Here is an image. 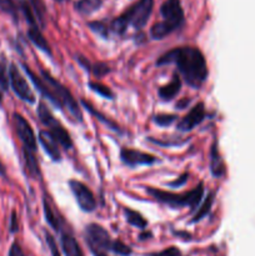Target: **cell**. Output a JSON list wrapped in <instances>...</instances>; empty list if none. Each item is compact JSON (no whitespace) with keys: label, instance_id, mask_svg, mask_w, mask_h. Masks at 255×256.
I'll return each mask as SVG.
<instances>
[{"label":"cell","instance_id":"obj_1","mask_svg":"<svg viewBox=\"0 0 255 256\" xmlns=\"http://www.w3.org/2000/svg\"><path fill=\"white\" fill-rule=\"evenodd\" d=\"M169 64L176 65L184 82L192 89L202 88L209 75L204 54L195 46L174 48L156 60L158 66Z\"/></svg>","mask_w":255,"mask_h":256},{"label":"cell","instance_id":"obj_2","mask_svg":"<svg viewBox=\"0 0 255 256\" xmlns=\"http://www.w3.org/2000/svg\"><path fill=\"white\" fill-rule=\"evenodd\" d=\"M85 242L92 255L114 252L119 256H130L132 254V248L125 245L120 240H112L106 229L99 224H89L84 232Z\"/></svg>","mask_w":255,"mask_h":256},{"label":"cell","instance_id":"obj_3","mask_svg":"<svg viewBox=\"0 0 255 256\" xmlns=\"http://www.w3.org/2000/svg\"><path fill=\"white\" fill-rule=\"evenodd\" d=\"M146 192L158 202L166 205L172 209L190 208L192 212H196L200 202H202V196H204V184L199 182L194 189L184 192V194L164 192V190L155 189V188H146Z\"/></svg>","mask_w":255,"mask_h":256},{"label":"cell","instance_id":"obj_4","mask_svg":"<svg viewBox=\"0 0 255 256\" xmlns=\"http://www.w3.org/2000/svg\"><path fill=\"white\" fill-rule=\"evenodd\" d=\"M152 6H154V0H139L120 16L112 20L110 24V32L116 35H122L126 32L129 25L136 30L142 29L152 15Z\"/></svg>","mask_w":255,"mask_h":256},{"label":"cell","instance_id":"obj_5","mask_svg":"<svg viewBox=\"0 0 255 256\" xmlns=\"http://www.w3.org/2000/svg\"><path fill=\"white\" fill-rule=\"evenodd\" d=\"M42 78L50 85L54 96L58 102V109L65 110L66 114L74 120L75 122H82V112L80 109L79 104L76 100L74 99L72 92H69L68 88H65L62 82H58L55 78L52 76V74L45 70H42Z\"/></svg>","mask_w":255,"mask_h":256},{"label":"cell","instance_id":"obj_6","mask_svg":"<svg viewBox=\"0 0 255 256\" xmlns=\"http://www.w3.org/2000/svg\"><path fill=\"white\" fill-rule=\"evenodd\" d=\"M38 116H39L42 124L48 129L46 132L56 140V142L60 145L62 149H72V140L70 138V134L62 126V122L52 115V112H50V109L44 102H40L39 106H38Z\"/></svg>","mask_w":255,"mask_h":256},{"label":"cell","instance_id":"obj_7","mask_svg":"<svg viewBox=\"0 0 255 256\" xmlns=\"http://www.w3.org/2000/svg\"><path fill=\"white\" fill-rule=\"evenodd\" d=\"M12 125L22 145V154H36L38 142L32 125L19 112L12 114Z\"/></svg>","mask_w":255,"mask_h":256},{"label":"cell","instance_id":"obj_8","mask_svg":"<svg viewBox=\"0 0 255 256\" xmlns=\"http://www.w3.org/2000/svg\"><path fill=\"white\" fill-rule=\"evenodd\" d=\"M9 84L14 94L20 100L28 102V104H35L36 100H35L34 92L30 89V85L28 84L26 79L22 76V74L14 62L9 65Z\"/></svg>","mask_w":255,"mask_h":256},{"label":"cell","instance_id":"obj_9","mask_svg":"<svg viewBox=\"0 0 255 256\" xmlns=\"http://www.w3.org/2000/svg\"><path fill=\"white\" fill-rule=\"evenodd\" d=\"M69 188L82 212H92L96 209V200H95L92 192L86 185L78 180H70Z\"/></svg>","mask_w":255,"mask_h":256},{"label":"cell","instance_id":"obj_10","mask_svg":"<svg viewBox=\"0 0 255 256\" xmlns=\"http://www.w3.org/2000/svg\"><path fill=\"white\" fill-rule=\"evenodd\" d=\"M120 159H122V162L125 165H128L130 168L150 166V165L159 162L156 156L149 154V152L130 149V148H122L120 150Z\"/></svg>","mask_w":255,"mask_h":256},{"label":"cell","instance_id":"obj_11","mask_svg":"<svg viewBox=\"0 0 255 256\" xmlns=\"http://www.w3.org/2000/svg\"><path fill=\"white\" fill-rule=\"evenodd\" d=\"M160 14L164 22L172 25L176 30L184 24V12L180 0H166L162 2L160 6Z\"/></svg>","mask_w":255,"mask_h":256},{"label":"cell","instance_id":"obj_12","mask_svg":"<svg viewBox=\"0 0 255 256\" xmlns=\"http://www.w3.org/2000/svg\"><path fill=\"white\" fill-rule=\"evenodd\" d=\"M205 116H206V112H205V105L204 102H198L196 105L192 108L189 112L178 122L176 129L179 132H192L195 126L202 124L204 122Z\"/></svg>","mask_w":255,"mask_h":256},{"label":"cell","instance_id":"obj_13","mask_svg":"<svg viewBox=\"0 0 255 256\" xmlns=\"http://www.w3.org/2000/svg\"><path fill=\"white\" fill-rule=\"evenodd\" d=\"M60 246L65 256H85L78 240L68 230H60Z\"/></svg>","mask_w":255,"mask_h":256},{"label":"cell","instance_id":"obj_14","mask_svg":"<svg viewBox=\"0 0 255 256\" xmlns=\"http://www.w3.org/2000/svg\"><path fill=\"white\" fill-rule=\"evenodd\" d=\"M39 142L44 148L45 152L50 156L52 162H60L62 160V154H60V145L58 144L56 140L48 132L40 130L39 132Z\"/></svg>","mask_w":255,"mask_h":256},{"label":"cell","instance_id":"obj_15","mask_svg":"<svg viewBox=\"0 0 255 256\" xmlns=\"http://www.w3.org/2000/svg\"><path fill=\"white\" fill-rule=\"evenodd\" d=\"M180 89H182V79H180L179 75L175 74L169 84L164 85L158 90V95L164 102H170L179 94Z\"/></svg>","mask_w":255,"mask_h":256},{"label":"cell","instance_id":"obj_16","mask_svg":"<svg viewBox=\"0 0 255 256\" xmlns=\"http://www.w3.org/2000/svg\"><path fill=\"white\" fill-rule=\"evenodd\" d=\"M28 38H29L30 42H32L38 49L42 50V52H45V54L52 55V49H50L49 42H48V40L45 39L42 32H40L38 25H32V26H29V29H28Z\"/></svg>","mask_w":255,"mask_h":256},{"label":"cell","instance_id":"obj_17","mask_svg":"<svg viewBox=\"0 0 255 256\" xmlns=\"http://www.w3.org/2000/svg\"><path fill=\"white\" fill-rule=\"evenodd\" d=\"M76 62H79L82 68H85V70L92 72V74L94 75L95 78H98V79L105 76L108 72H110V68L108 66L105 62H94V64H92L86 58L82 56V55H78Z\"/></svg>","mask_w":255,"mask_h":256},{"label":"cell","instance_id":"obj_18","mask_svg":"<svg viewBox=\"0 0 255 256\" xmlns=\"http://www.w3.org/2000/svg\"><path fill=\"white\" fill-rule=\"evenodd\" d=\"M210 172L215 178H220L224 175L225 168L222 158H220L219 150H218L216 144H214L210 150Z\"/></svg>","mask_w":255,"mask_h":256},{"label":"cell","instance_id":"obj_19","mask_svg":"<svg viewBox=\"0 0 255 256\" xmlns=\"http://www.w3.org/2000/svg\"><path fill=\"white\" fill-rule=\"evenodd\" d=\"M124 216L128 224L132 226L138 228L140 230H144L148 226V222L140 212H135V210L130 209V208H124Z\"/></svg>","mask_w":255,"mask_h":256},{"label":"cell","instance_id":"obj_20","mask_svg":"<svg viewBox=\"0 0 255 256\" xmlns=\"http://www.w3.org/2000/svg\"><path fill=\"white\" fill-rule=\"evenodd\" d=\"M102 5V0H79L75 2V10L82 15H90L99 10Z\"/></svg>","mask_w":255,"mask_h":256},{"label":"cell","instance_id":"obj_21","mask_svg":"<svg viewBox=\"0 0 255 256\" xmlns=\"http://www.w3.org/2000/svg\"><path fill=\"white\" fill-rule=\"evenodd\" d=\"M9 68H8L4 56L0 55V104L2 102L4 95L9 90Z\"/></svg>","mask_w":255,"mask_h":256},{"label":"cell","instance_id":"obj_22","mask_svg":"<svg viewBox=\"0 0 255 256\" xmlns=\"http://www.w3.org/2000/svg\"><path fill=\"white\" fill-rule=\"evenodd\" d=\"M175 28L172 25L168 24L166 22H159L156 24H154L150 29V36L155 40H160V39H164L165 36H168L169 34H172V32H175Z\"/></svg>","mask_w":255,"mask_h":256},{"label":"cell","instance_id":"obj_23","mask_svg":"<svg viewBox=\"0 0 255 256\" xmlns=\"http://www.w3.org/2000/svg\"><path fill=\"white\" fill-rule=\"evenodd\" d=\"M42 206H44V215H45V220H46L48 225H49L50 228H52V229H54L56 232H60V230H62V224H60V220L58 219L56 212L52 209L50 204L48 202L46 198L42 200Z\"/></svg>","mask_w":255,"mask_h":256},{"label":"cell","instance_id":"obj_24","mask_svg":"<svg viewBox=\"0 0 255 256\" xmlns=\"http://www.w3.org/2000/svg\"><path fill=\"white\" fill-rule=\"evenodd\" d=\"M82 104L84 105V108H85V109H86L88 112H89L90 114L92 115V116H95V118H96L98 120H99V122H102V124H104V125H106V126L109 128V129L114 130V132H120L119 126H118V125L115 124V122H112V120L108 119V118L105 116V115H102V112H98L96 109H94V108H92V105L89 104V102H85V100H82Z\"/></svg>","mask_w":255,"mask_h":256},{"label":"cell","instance_id":"obj_25","mask_svg":"<svg viewBox=\"0 0 255 256\" xmlns=\"http://www.w3.org/2000/svg\"><path fill=\"white\" fill-rule=\"evenodd\" d=\"M212 202H214V194H212V192H210V194L206 196V199H204L202 204L199 205V208H198L194 218H192V220L190 222H192V224H194V222H200L202 219H204V218L210 212Z\"/></svg>","mask_w":255,"mask_h":256},{"label":"cell","instance_id":"obj_26","mask_svg":"<svg viewBox=\"0 0 255 256\" xmlns=\"http://www.w3.org/2000/svg\"><path fill=\"white\" fill-rule=\"evenodd\" d=\"M89 88L92 90V92H95V94H98L99 96L104 98V99L112 100L115 98L114 92H112V89H110L109 86H106V85L102 84V82H89Z\"/></svg>","mask_w":255,"mask_h":256},{"label":"cell","instance_id":"obj_27","mask_svg":"<svg viewBox=\"0 0 255 256\" xmlns=\"http://www.w3.org/2000/svg\"><path fill=\"white\" fill-rule=\"evenodd\" d=\"M88 25H89L90 29H92L95 34L99 35V36L105 38V39H108V38L110 36V26H108V25L104 24V22H92Z\"/></svg>","mask_w":255,"mask_h":256},{"label":"cell","instance_id":"obj_28","mask_svg":"<svg viewBox=\"0 0 255 256\" xmlns=\"http://www.w3.org/2000/svg\"><path fill=\"white\" fill-rule=\"evenodd\" d=\"M0 12H5L18 19V6L14 0H0Z\"/></svg>","mask_w":255,"mask_h":256},{"label":"cell","instance_id":"obj_29","mask_svg":"<svg viewBox=\"0 0 255 256\" xmlns=\"http://www.w3.org/2000/svg\"><path fill=\"white\" fill-rule=\"evenodd\" d=\"M178 120V116L174 114H159L154 116V122L158 124L159 126L166 128L170 126L172 122H175Z\"/></svg>","mask_w":255,"mask_h":256},{"label":"cell","instance_id":"obj_30","mask_svg":"<svg viewBox=\"0 0 255 256\" xmlns=\"http://www.w3.org/2000/svg\"><path fill=\"white\" fill-rule=\"evenodd\" d=\"M45 239H46L48 248H49L50 254H52V256H62V254H60V252H59V249H58L56 242H55V239L52 236V235L49 234V232H45Z\"/></svg>","mask_w":255,"mask_h":256},{"label":"cell","instance_id":"obj_31","mask_svg":"<svg viewBox=\"0 0 255 256\" xmlns=\"http://www.w3.org/2000/svg\"><path fill=\"white\" fill-rule=\"evenodd\" d=\"M148 256H182V254L178 248L170 246V248H166V249L162 250V252H152V254H149Z\"/></svg>","mask_w":255,"mask_h":256},{"label":"cell","instance_id":"obj_32","mask_svg":"<svg viewBox=\"0 0 255 256\" xmlns=\"http://www.w3.org/2000/svg\"><path fill=\"white\" fill-rule=\"evenodd\" d=\"M188 178H189V174H188V172H184V174L180 175L179 178H176V179H175L174 182H168V186L174 188V189L182 186V185H185V182H188Z\"/></svg>","mask_w":255,"mask_h":256},{"label":"cell","instance_id":"obj_33","mask_svg":"<svg viewBox=\"0 0 255 256\" xmlns=\"http://www.w3.org/2000/svg\"><path fill=\"white\" fill-rule=\"evenodd\" d=\"M9 230L12 234H15V232H19V220H18V215L15 212H12V214H10Z\"/></svg>","mask_w":255,"mask_h":256},{"label":"cell","instance_id":"obj_34","mask_svg":"<svg viewBox=\"0 0 255 256\" xmlns=\"http://www.w3.org/2000/svg\"><path fill=\"white\" fill-rule=\"evenodd\" d=\"M8 256H25L24 250L20 246V244L18 242H14L10 246L9 252H8Z\"/></svg>","mask_w":255,"mask_h":256},{"label":"cell","instance_id":"obj_35","mask_svg":"<svg viewBox=\"0 0 255 256\" xmlns=\"http://www.w3.org/2000/svg\"><path fill=\"white\" fill-rule=\"evenodd\" d=\"M190 102H192V100H190L189 98H184V99H182L180 102H178L176 108H178V109H188Z\"/></svg>","mask_w":255,"mask_h":256},{"label":"cell","instance_id":"obj_36","mask_svg":"<svg viewBox=\"0 0 255 256\" xmlns=\"http://www.w3.org/2000/svg\"><path fill=\"white\" fill-rule=\"evenodd\" d=\"M0 176L4 178V179H6L8 178V174H6V169H5V165L2 164V162H0Z\"/></svg>","mask_w":255,"mask_h":256},{"label":"cell","instance_id":"obj_37","mask_svg":"<svg viewBox=\"0 0 255 256\" xmlns=\"http://www.w3.org/2000/svg\"><path fill=\"white\" fill-rule=\"evenodd\" d=\"M148 236H152V234H150V232H144V234L140 235L139 239L140 240H144V238H148Z\"/></svg>","mask_w":255,"mask_h":256},{"label":"cell","instance_id":"obj_38","mask_svg":"<svg viewBox=\"0 0 255 256\" xmlns=\"http://www.w3.org/2000/svg\"><path fill=\"white\" fill-rule=\"evenodd\" d=\"M95 256H108V254H99V255H95Z\"/></svg>","mask_w":255,"mask_h":256}]
</instances>
